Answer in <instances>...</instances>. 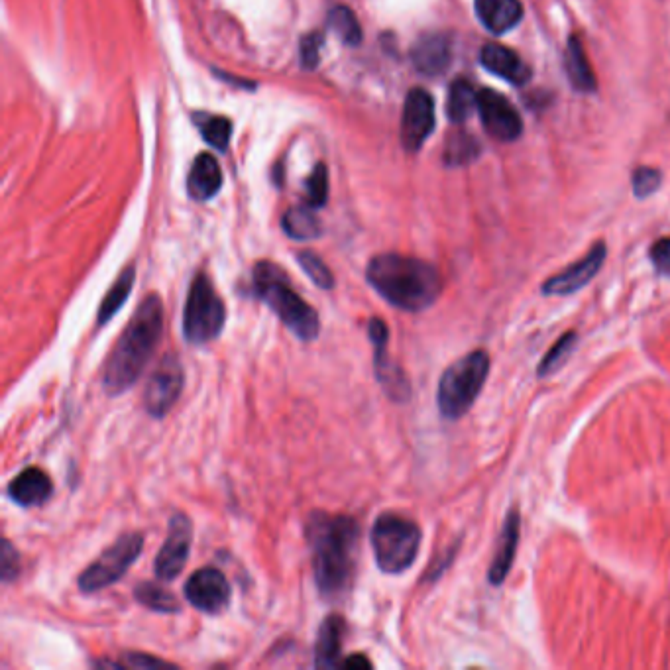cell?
<instances>
[{
    "instance_id": "34",
    "label": "cell",
    "mask_w": 670,
    "mask_h": 670,
    "mask_svg": "<svg viewBox=\"0 0 670 670\" xmlns=\"http://www.w3.org/2000/svg\"><path fill=\"white\" fill-rule=\"evenodd\" d=\"M663 177L661 171L655 168H637L633 171V191L639 199H645L649 195H653L659 185H661Z\"/></svg>"
},
{
    "instance_id": "38",
    "label": "cell",
    "mask_w": 670,
    "mask_h": 670,
    "mask_svg": "<svg viewBox=\"0 0 670 670\" xmlns=\"http://www.w3.org/2000/svg\"><path fill=\"white\" fill-rule=\"evenodd\" d=\"M107 667H132V669H160V667H171L168 661H160L156 657L150 655H140V653H132L128 655L124 661L120 663H107Z\"/></svg>"
},
{
    "instance_id": "31",
    "label": "cell",
    "mask_w": 670,
    "mask_h": 670,
    "mask_svg": "<svg viewBox=\"0 0 670 670\" xmlns=\"http://www.w3.org/2000/svg\"><path fill=\"white\" fill-rule=\"evenodd\" d=\"M297 262L303 268V272L311 278L315 285H319L325 291H331L335 287V276L329 270V266L321 260V256H317L315 252L303 250L297 254Z\"/></svg>"
},
{
    "instance_id": "32",
    "label": "cell",
    "mask_w": 670,
    "mask_h": 670,
    "mask_svg": "<svg viewBox=\"0 0 670 670\" xmlns=\"http://www.w3.org/2000/svg\"><path fill=\"white\" fill-rule=\"evenodd\" d=\"M203 138L217 150H226L232 134V122L224 116H207L201 122Z\"/></svg>"
},
{
    "instance_id": "36",
    "label": "cell",
    "mask_w": 670,
    "mask_h": 670,
    "mask_svg": "<svg viewBox=\"0 0 670 670\" xmlns=\"http://www.w3.org/2000/svg\"><path fill=\"white\" fill-rule=\"evenodd\" d=\"M651 262L655 266V270L659 274H665V276H670V236H665V238H659L653 246H651Z\"/></svg>"
},
{
    "instance_id": "20",
    "label": "cell",
    "mask_w": 670,
    "mask_h": 670,
    "mask_svg": "<svg viewBox=\"0 0 670 670\" xmlns=\"http://www.w3.org/2000/svg\"><path fill=\"white\" fill-rule=\"evenodd\" d=\"M221 187H223V171L219 162L211 154H199L191 166L187 179L189 195L197 201H207L215 197Z\"/></svg>"
},
{
    "instance_id": "26",
    "label": "cell",
    "mask_w": 670,
    "mask_h": 670,
    "mask_svg": "<svg viewBox=\"0 0 670 670\" xmlns=\"http://www.w3.org/2000/svg\"><path fill=\"white\" fill-rule=\"evenodd\" d=\"M478 109V91L466 79H456L448 91L447 114L454 124H462Z\"/></svg>"
},
{
    "instance_id": "33",
    "label": "cell",
    "mask_w": 670,
    "mask_h": 670,
    "mask_svg": "<svg viewBox=\"0 0 670 670\" xmlns=\"http://www.w3.org/2000/svg\"><path fill=\"white\" fill-rule=\"evenodd\" d=\"M307 203L313 209H319L327 203L329 199V177H327V168L323 164H319L317 168L313 169V173L307 179Z\"/></svg>"
},
{
    "instance_id": "35",
    "label": "cell",
    "mask_w": 670,
    "mask_h": 670,
    "mask_svg": "<svg viewBox=\"0 0 670 670\" xmlns=\"http://www.w3.org/2000/svg\"><path fill=\"white\" fill-rule=\"evenodd\" d=\"M2 580L4 582H10L14 578H18V572H20V555L18 551L12 547V543L8 539H4L2 543Z\"/></svg>"
},
{
    "instance_id": "4",
    "label": "cell",
    "mask_w": 670,
    "mask_h": 670,
    "mask_svg": "<svg viewBox=\"0 0 670 670\" xmlns=\"http://www.w3.org/2000/svg\"><path fill=\"white\" fill-rule=\"evenodd\" d=\"M254 295L266 303L281 323L303 342L315 340L321 333L319 313L293 289L287 274L272 262L256 264L252 272Z\"/></svg>"
},
{
    "instance_id": "39",
    "label": "cell",
    "mask_w": 670,
    "mask_h": 670,
    "mask_svg": "<svg viewBox=\"0 0 670 670\" xmlns=\"http://www.w3.org/2000/svg\"><path fill=\"white\" fill-rule=\"evenodd\" d=\"M340 667H342V669H370L372 663L366 659V655L354 653V655H350L346 661H340Z\"/></svg>"
},
{
    "instance_id": "11",
    "label": "cell",
    "mask_w": 670,
    "mask_h": 670,
    "mask_svg": "<svg viewBox=\"0 0 670 670\" xmlns=\"http://www.w3.org/2000/svg\"><path fill=\"white\" fill-rule=\"evenodd\" d=\"M232 588L223 572L215 566L195 570L185 582V598L193 608L209 615L221 614L230 604Z\"/></svg>"
},
{
    "instance_id": "13",
    "label": "cell",
    "mask_w": 670,
    "mask_h": 670,
    "mask_svg": "<svg viewBox=\"0 0 670 670\" xmlns=\"http://www.w3.org/2000/svg\"><path fill=\"white\" fill-rule=\"evenodd\" d=\"M608 256V246L604 242H596L580 260L564 268L559 274L551 276L541 285L543 295L547 297H564L580 291L584 285L598 276Z\"/></svg>"
},
{
    "instance_id": "19",
    "label": "cell",
    "mask_w": 670,
    "mask_h": 670,
    "mask_svg": "<svg viewBox=\"0 0 670 670\" xmlns=\"http://www.w3.org/2000/svg\"><path fill=\"white\" fill-rule=\"evenodd\" d=\"M344 631H346V623L342 615L331 614L323 619L319 637H317V647H315V665L319 669L340 667Z\"/></svg>"
},
{
    "instance_id": "2",
    "label": "cell",
    "mask_w": 670,
    "mask_h": 670,
    "mask_svg": "<svg viewBox=\"0 0 670 670\" xmlns=\"http://www.w3.org/2000/svg\"><path fill=\"white\" fill-rule=\"evenodd\" d=\"M164 335V303L158 293H150L132 315L109 354L103 386L109 395L130 390L152 360Z\"/></svg>"
},
{
    "instance_id": "27",
    "label": "cell",
    "mask_w": 670,
    "mask_h": 670,
    "mask_svg": "<svg viewBox=\"0 0 670 670\" xmlns=\"http://www.w3.org/2000/svg\"><path fill=\"white\" fill-rule=\"evenodd\" d=\"M134 600L152 610V612H160V614H177L179 602L175 600L173 594H169V590L162 588L156 582H142L134 588Z\"/></svg>"
},
{
    "instance_id": "3",
    "label": "cell",
    "mask_w": 670,
    "mask_h": 670,
    "mask_svg": "<svg viewBox=\"0 0 670 670\" xmlns=\"http://www.w3.org/2000/svg\"><path fill=\"white\" fill-rule=\"evenodd\" d=\"M366 280L382 299L407 313L429 309L443 291V278L433 264L403 254L372 258Z\"/></svg>"
},
{
    "instance_id": "22",
    "label": "cell",
    "mask_w": 670,
    "mask_h": 670,
    "mask_svg": "<svg viewBox=\"0 0 670 670\" xmlns=\"http://www.w3.org/2000/svg\"><path fill=\"white\" fill-rule=\"evenodd\" d=\"M413 63L415 67L425 73V75H441L447 71L448 63H450V44H448L445 36H427L423 40L417 42V46L413 48Z\"/></svg>"
},
{
    "instance_id": "15",
    "label": "cell",
    "mask_w": 670,
    "mask_h": 670,
    "mask_svg": "<svg viewBox=\"0 0 670 670\" xmlns=\"http://www.w3.org/2000/svg\"><path fill=\"white\" fill-rule=\"evenodd\" d=\"M478 112L482 118V124L486 132L500 140V142H513L523 132V120L515 107L492 89L478 91Z\"/></svg>"
},
{
    "instance_id": "1",
    "label": "cell",
    "mask_w": 670,
    "mask_h": 670,
    "mask_svg": "<svg viewBox=\"0 0 670 670\" xmlns=\"http://www.w3.org/2000/svg\"><path fill=\"white\" fill-rule=\"evenodd\" d=\"M313 574L327 602H342L354 588L360 553V525L350 515L313 511L305 523Z\"/></svg>"
},
{
    "instance_id": "7",
    "label": "cell",
    "mask_w": 670,
    "mask_h": 670,
    "mask_svg": "<svg viewBox=\"0 0 670 670\" xmlns=\"http://www.w3.org/2000/svg\"><path fill=\"white\" fill-rule=\"evenodd\" d=\"M226 305L215 283L199 272L189 287L183 309V336L191 344H209L223 333Z\"/></svg>"
},
{
    "instance_id": "10",
    "label": "cell",
    "mask_w": 670,
    "mask_h": 670,
    "mask_svg": "<svg viewBox=\"0 0 670 670\" xmlns=\"http://www.w3.org/2000/svg\"><path fill=\"white\" fill-rule=\"evenodd\" d=\"M183 386H185V372L181 360L175 354H166L146 384L144 390L146 411L156 419H164L171 411V407L177 403Z\"/></svg>"
},
{
    "instance_id": "8",
    "label": "cell",
    "mask_w": 670,
    "mask_h": 670,
    "mask_svg": "<svg viewBox=\"0 0 670 670\" xmlns=\"http://www.w3.org/2000/svg\"><path fill=\"white\" fill-rule=\"evenodd\" d=\"M144 549V537L140 533H124L120 535L103 555L89 564L79 574V588L85 594L101 592L116 584L138 560Z\"/></svg>"
},
{
    "instance_id": "23",
    "label": "cell",
    "mask_w": 670,
    "mask_h": 670,
    "mask_svg": "<svg viewBox=\"0 0 670 670\" xmlns=\"http://www.w3.org/2000/svg\"><path fill=\"white\" fill-rule=\"evenodd\" d=\"M566 73H568V79H570L572 87H576L578 91H582V93L596 91V75L592 71V65L586 57L584 46H582L578 36H572L568 40Z\"/></svg>"
},
{
    "instance_id": "9",
    "label": "cell",
    "mask_w": 670,
    "mask_h": 670,
    "mask_svg": "<svg viewBox=\"0 0 670 670\" xmlns=\"http://www.w3.org/2000/svg\"><path fill=\"white\" fill-rule=\"evenodd\" d=\"M368 336L374 346V374L376 382L386 391V395L391 401L403 403L411 395V386L409 380L403 372V368L390 358L388 354V340H390V331L384 319L372 317L368 323Z\"/></svg>"
},
{
    "instance_id": "24",
    "label": "cell",
    "mask_w": 670,
    "mask_h": 670,
    "mask_svg": "<svg viewBox=\"0 0 670 670\" xmlns=\"http://www.w3.org/2000/svg\"><path fill=\"white\" fill-rule=\"evenodd\" d=\"M281 226L285 234L293 240H315L323 234V224L315 215L313 207H291L283 219Z\"/></svg>"
},
{
    "instance_id": "18",
    "label": "cell",
    "mask_w": 670,
    "mask_h": 670,
    "mask_svg": "<svg viewBox=\"0 0 670 670\" xmlns=\"http://www.w3.org/2000/svg\"><path fill=\"white\" fill-rule=\"evenodd\" d=\"M480 61L488 71H492L494 75L502 77L513 85H525L531 79L529 65L513 50L505 46H498V44L484 46L480 54Z\"/></svg>"
},
{
    "instance_id": "37",
    "label": "cell",
    "mask_w": 670,
    "mask_h": 670,
    "mask_svg": "<svg viewBox=\"0 0 670 670\" xmlns=\"http://www.w3.org/2000/svg\"><path fill=\"white\" fill-rule=\"evenodd\" d=\"M321 48H323V36L321 34H309L307 38H303L301 42V61L305 67L313 69L319 63V56H321Z\"/></svg>"
},
{
    "instance_id": "16",
    "label": "cell",
    "mask_w": 670,
    "mask_h": 670,
    "mask_svg": "<svg viewBox=\"0 0 670 670\" xmlns=\"http://www.w3.org/2000/svg\"><path fill=\"white\" fill-rule=\"evenodd\" d=\"M6 494L20 507H38L52 498L54 482L42 468L30 466L8 484Z\"/></svg>"
},
{
    "instance_id": "28",
    "label": "cell",
    "mask_w": 670,
    "mask_h": 670,
    "mask_svg": "<svg viewBox=\"0 0 670 670\" xmlns=\"http://www.w3.org/2000/svg\"><path fill=\"white\" fill-rule=\"evenodd\" d=\"M576 331H566L564 335L560 336L559 340L551 346V350L545 354V358L541 360L539 368H537V374L541 378L545 376H551L555 372H559L560 368L564 366V362L570 358L574 346H576Z\"/></svg>"
},
{
    "instance_id": "5",
    "label": "cell",
    "mask_w": 670,
    "mask_h": 670,
    "mask_svg": "<svg viewBox=\"0 0 670 670\" xmlns=\"http://www.w3.org/2000/svg\"><path fill=\"white\" fill-rule=\"evenodd\" d=\"M490 374V356L486 350H474L443 372L437 390V405L448 421L466 415L476 403Z\"/></svg>"
},
{
    "instance_id": "17",
    "label": "cell",
    "mask_w": 670,
    "mask_h": 670,
    "mask_svg": "<svg viewBox=\"0 0 670 670\" xmlns=\"http://www.w3.org/2000/svg\"><path fill=\"white\" fill-rule=\"evenodd\" d=\"M519 533H521V515L517 511V507H513L505 515L502 531H500V537H498V545H496V553H494V559H492L490 570H488L490 584L500 586L505 582V578H507V574L513 566L515 553H517Z\"/></svg>"
},
{
    "instance_id": "29",
    "label": "cell",
    "mask_w": 670,
    "mask_h": 670,
    "mask_svg": "<svg viewBox=\"0 0 670 670\" xmlns=\"http://www.w3.org/2000/svg\"><path fill=\"white\" fill-rule=\"evenodd\" d=\"M329 28L348 46H358L362 42V28L350 8H333L329 14Z\"/></svg>"
},
{
    "instance_id": "6",
    "label": "cell",
    "mask_w": 670,
    "mask_h": 670,
    "mask_svg": "<svg viewBox=\"0 0 670 670\" xmlns=\"http://www.w3.org/2000/svg\"><path fill=\"white\" fill-rule=\"evenodd\" d=\"M421 527L399 513H382L370 531L374 559L382 572L401 574L413 566L421 549Z\"/></svg>"
},
{
    "instance_id": "30",
    "label": "cell",
    "mask_w": 670,
    "mask_h": 670,
    "mask_svg": "<svg viewBox=\"0 0 670 670\" xmlns=\"http://www.w3.org/2000/svg\"><path fill=\"white\" fill-rule=\"evenodd\" d=\"M480 154V146L474 136L468 132H454L447 140V150H445V160L450 166H462L472 162Z\"/></svg>"
},
{
    "instance_id": "14",
    "label": "cell",
    "mask_w": 670,
    "mask_h": 670,
    "mask_svg": "<svg viewBox=\"0 0 670 670\" xmlns=\"http://www.w3.org/2000/svg\"><path fill=\"white\" fill-rule=\"evenodd\" d=\"M435 128V103L425 89L407 93L401 116V144L407 152H417Z\"/></svg>"
},
{
    "instance_id": "12",
    "label": "cell",
    "mask_w": 670,
    "mask_h": 670,
    "mask_svg": "<svg viewBox=\"0 0 670 670\" xmlns=\"http://www.w3.org/2000/svg\"><path fill=\"white\" fill-rule=\"evenodd\" d=\"M191 541H193L191 519L183 513L171 515L168 539L154 562V572L160 580L171 582L185 570V564L191 553Z\"/></svg>"
},
{
    "instance_id": "21",
    "label": "cell",
    "mask_w": 670,
    "mask_h": 670,
    "mask_svg": "<svg viewBox=\"0 0 670 670\" xmlns=\"http://www.w3.org/2000/svg\"><path fill=\"white\" fill-rule=\"evenodd\" d=\"M476 14L492 34H505L523 18L519 0H476Z\"/></svg>"
},
{
    "instance_id": "25",
    "label": "cell",
    "mask_w": 670,
    "mask_h": 670,
    "mask_svg": "<svg viewBox=\"0 0 670 670\" xmlns=\"http://www.w3.org/2000/svg\"><path fill=\"white\" fill-rule=\"evenodd\" d=\"M134 280H136V268L128 266L120 272V276L112 283L111 289L107 291L101 309H99V317H97V325L105 327L111 319L116 317V313L122 309V305L128 301L130 291L134 287Z\"/></svg>"
}]
</instances>
